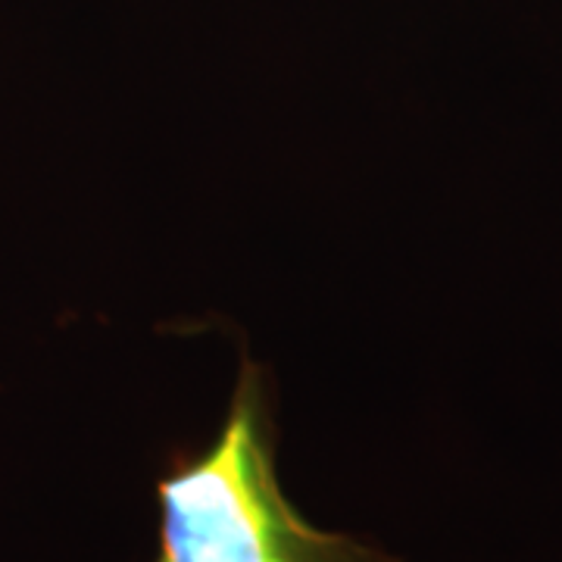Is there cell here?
<instances>
[{
	"mask_svg": "<svg viewBox=\"0 0 562 562\" xmlns=\"http://www.w3.org/2000/svg\"><path fill=\"white\" fill-rule=\"evenodd\" d=\"M160 553L154 562H401L350 535L310 525L276 472L269 384L244 360L220 438L179 453L157 482Z\"/></svg>",
	"mask_w": 562,
	"mask_h": 562,
	"instance_id": "1",
	"label": "cell"
}]
</instances>
